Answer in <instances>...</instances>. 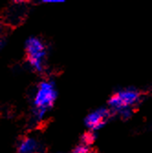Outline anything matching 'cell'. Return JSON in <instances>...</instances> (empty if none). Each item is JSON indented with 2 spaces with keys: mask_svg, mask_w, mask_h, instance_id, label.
Returning <instances> with one entry per match:
<instances>
[{
  "mask_svg": "<svg viewBox=\"0 0 152 153\" xmlns=\"http://www.w3.org/2000/svg\"><path fill=\"white\" fill-rule=\"evenodd\" d=\"M112 111L107 108H99L90 112L84 119V125L92 131H96L103 128L107 120L111 117Z\"/></svg>",
  "mask_w": 152,
  "mask_h": 153,
  "instance_id": "4",
  "label": "cell"
},
{
  "mask_svg": "<svg viewBox=\"0 0 152 153\" xmlns=\"http://www.w3.org/2000/svg\"><path fill=\"white\" fill-rule=\"evenodd\" d=\"M25 49L29 66L37 72L44 69V59L46 57V47L44 43L36 36H30L26 40Z\"/></svg>",
  "mask_w": 152,
  "mask_h": 153,
  "instance_id": "2",
  "label": "cell"
},
{
  "mask_svg": "<svg viewBox=\"0 0 152 153\" xmlns=\"http://www.w3.org/2000/svg\"><path fill=\"white\" fill-rule=\"evenodd\" d=\"M94 140V136L92 132H88V133H85L84 136V142L85 144H91Z\"/></svg>",
  "mask_w": 152,
  "mask_h": 153,
  "instance_id": "8",
  "label": "cell"
},
{
  "mask_svg": "<svg viewBox=\"0 0 152 153\" xmlns=\"http://www.w3.org/2000/svg\"><path fill=\"white\" fill-rule=\"evenodd\" d=\"M132 114H133V111H132L131 108H124L123 110H121L119 112V115L122 117V119H124V120H128L129 118H131Z\"/></svg>",
  "mask_w": 152,
  "mask_h": 153,
  "instance_id": "6",
  "label": "cell"
},
{
  "mask_svg": "<svg viewBox=\"0 0 152 153\" xmlns=\"http://www.w3.org/2000/svg\"><path fill=\"white\" fill-rule=\"evenodd\" d=\"M89 152L90 151L88 149V147L85 144L78 145L72 151V153H89Z\"/></svg>",
  "mask_w": 152,
  "mask_h": 153,
  "instance_id": "7",
  "label": "cell"
},
{
  "mask_svg": "<svg viewBox=\"0 0 152 153\" xmlns=\"http://www.w3.org/2000/svg\"><path fill=\"white\" fill-rule=\"evenodd\" d=\"M37 147L38 143L34 138H26L18 145L17 151L18 153H33Z\"/></svg>",
  "mask_w": 152,
  "mask_h": 153,
  "instance_id": "5",
  "label": "cell"
},
{
  "mask_svg": "<svg viewBox=\"0 0 152 153\" xmlns=\"http://www.w3.org/2000/svg\"><path fill=\"white\" fill-rule=\"evenodd\" d=\"M58 92L54 81L42 80L39 83L37 91L33 98V109H41L48 111L52 108Z\"/></svg>",
  "mask_w": 152,
  "mask_h": 153,
  "instance_id": "1",
  "label": "cell"
},
{
  "mask_svg": "<svg viewBox=\"0 0 152 153\" xmlns=\"http://www.w3.org/2000/svg\"><path fill=\"white\" fill-rule=\"evenodd\" d=\"M41 2L45 4H58V3H63L64 0H42Z\"/></svg>",
  "mask_w": 152,
  "mask_h": 153,
  "instance_id": "9",
  "label": "cell"
},
{
  "mask_svg": "<svg viewBox=\"0 0 152 153\" xmlns=\"http://www.w3.org/2000/svg\"><path fill=\"white\" fill-rule=\"evenodd\" d=\"M140 100V93L134 88L122 89L113 95L108 100L109 109L112 113H118L126 108H131Z\"/></svg>",
  "mask_w": 152,
  "mask_h": 153,
  "instance_id": "3",
  "label": "cell"
},
{
  "mask_svg": "<svg viewBox=\"0 0 152 153\" xmlns=\"http://www.w3.org/2000/svg\"><path fill=\"white\" fill-rule=\"evenodd\" d=\"M89 153H96V152H94V151H90Z\"/></svg>",
  "mask_w": 152,
  "mask_h": 153,
  "instance_id": "10",
  "label": "cell"
}]
</instances>
